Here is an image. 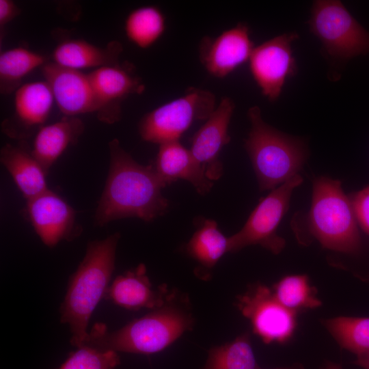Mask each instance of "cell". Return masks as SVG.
Segmentation results:
<instances>
[{
    "label": "cell",
    "instance_id": "cell-1",
    "mask_svg": "<svg viewBox=\"0 0 369 369\" xmlns=\"http://www.w3.org/2000/svg\"><path fill=\"white\" fill-rule=\"evenodd\" d=\"M108 147L109 169L96 209L95 224L102 227L128 217L150 222L162 216L169 206L162 194L167 184L154 165L137 163L118 139H111Z\"/></svg>",
    "mask_w": 369,
    "mask_h": 369
},
{
    "label": "cell",
    "instance_id": "cell-2",
    "mask_svg": "<svg viewBox=\"0 0 369 369\" xmlns=\"http://www.w3.org/2000/svg\"><path fill=\"white\" fill-rule=\"evenodd\" d=\"M119 232L90 241L85 256L70 276L61 304L60 322L71 332L70 343L79 348L88 338L87 327L97 305L105 298L115 269Z\"/></svg>",
    "mask_w": 369,
    "mask_h": 369
},
{
    "label": "cell",
    "instance_id": "cell-3",
    "mask_svg": "<svg viewBox=\"0 0 369 369\" xmlns=\"http://www.w3.org/2000/svg\"><path fill=\"white\" fill-rule=\"evenodd\" d=\"M193 324L191 313L174 293L161 307L118 330L109 331L105 324L95 323L82 346L105 351L151 355L170 346L190 331Z\"/></svg>",
    "mask_w": 369,
    "mask_h": 369
},
{
    "label": "cell",
    "instance_id": "cell-4",
    "mask_svg": "<svg viewBox=\"0 0 369 369\" xmlns=\"http://www.w3.org/2000/svg\"><path fill=\"white\" fill-rule=\"evenodd\" d=\"M251 129L245 141L260 191L273 190L299 174L307 158L304 141L266 124L258 106L247 112Z\"/></svg>",
    "mask_w": 369,
    "mask_h": 369
},
{
    "label": "cell",
    "instance_id": "cell-5",
    "mask_svg": "<svg viewBox=\"0 0 369 369\" xmlns=\"http://www.w3.org/2000/svg\"><path fill=\"white\" fill-rule=\"evenodd\" d=\"M304 220L310 234L323 247L352 254L361 251L359 226L340 180L325 176L314 180L311 206Z\"/></svg>",
    "mask_w": 369,
    "mask_h": 369
},
{
    "label": "cell",
    "instance_id": "cell-6",
    "mask_svg": "<svg viewBox=\"0 0 369 369\" xmlns=\"http://www.w3.org/2000/svg\"><path fill=\"white\" fill-rule=\"evenodd\" d=\"M308 23L324 50L333 58L348 60L369 53V32L340 1H314Z\"/></svg>",
    "mask_w": 369,
    "mask_h": 369
},
{
    "label": "cell",
    "instance_id": "cell-7",
    "mask_svg": "<svg viewBox=\"0 0 369 369\" xmlns=\"http://www.w3.org/2000/svg\"><path fill=\"white\" fill-rule=\"evenodd\" d=\"M215 108L214 94L191 87L184 95L146 113L139 122V135L159 145L179 140L194 122L207 120Z\"/></svg>",
    "mask_w": 369,
    "mask_h": 369
},
{
    "label": "cell",
    "instance_id": "cell-8",
    "mask_svg": "<svg viewBox=\"0 0 369 369\" xmlns=\"http://www.w3.org/2000/svg\"><path fill=\"white\" fill-rule=\"evenodd\" d=\"M302 182L300 174L296 175L262 198L243 227L228 237L229 252L259 245L274 254L280 253L285 240L277 235V229L289 208L294 189Z\"/></svg>",
    "mask_w": 369,
    "mask_h": 369
},
{
    "label": "cell",
    "instance_id": "cell-9",
    "mask_svg": "<svg viewBox=\"0 0 369 369\" xmlns=\"http://www.w3.org/2000/svg\"><path fill=\"white\" fill-rule=\"evenodd\" d=\"M236 305L265 344L285 343L295 333L297 312L282 305L264 284L251 286L238 297Z\"/></svg>",
    "mask_w": 369,
    "mask_h": 369
},
{
    "label": "cell",
    "instance_id": "cell-10",
    "mask_svg": "<svg viewBox=\"0 0 369 369\" xmlns=\"http://www.w3.org/2000/svg\"><path fill=\"white\" fill-rule=\"evenodd\" d=\"M298 38L295 32L286 33L253 49L249 59L250 72L262 94L270 101L277 99L286 81L295 72L292 43Z\"/></svg>",
    "mask_w": 369,
    "mask_h": 369
},
{
    "label": "cell",
    "instance_id": "cell-11",
    "mask_svg": "<svg viewBox=\"0 0 369 369\" xmlns=\"http://www.w3.org/2000/svg\"><path fill=\"white\" fill-rule=\"evenodd\" d=\"M87 75L96 102L97 118L106 124L121 119V104L126 97L145 90L134 65L128 62L94 69Z\"/></svg>",
    "mask_w": 369,
    "mask_h": 369
},
{
    "label": "cell",
    "instance_id": "cell-12",
    "mask_svg": "<svg viewBox=\"0 0 369 369\" xmlns=\"http://www.w3.org/2000/svg\"><path fill=\"white\" fill-rule=\"evenodd\" d=\"M25 213L36 233L49 247L73 240L81 232L76 210L50 189L27 200Z\"/></svg>",
    "mask_w": 369,
    "mask_h": 369
},
{
    "label": "cell",
    "instance_id": "cell-13",
    "mask_svg": "<svg viewBox=\"0 0 369 369\" xmlns=\"http://www.w3.org/2000/svg\"><path fill=\"white\" fill-rule=\"evenodd\" d=\"M54 102L44 80L22 85L14 92V112L2 122V131L12 139L26 141L44 126Z\"/></svg>",
    "mask_w": 369,
    "mask_h": 369
},
{
    "label": "cell",
    "instance_id": "cell-14",
    "mask_svg": "<svg viewBox=\"0 0 369 369\" xmlns=\"http://www.w3.org/2000/svg\"><path fill=\"white\" fill-rule=\"evenodd\" d=\"M234 108L231 98H223L192 138L190 150L212 181L219 179L223 172L219 156L230 141L228 127Z\"/></svg>",
    "mask_w": 369,
    "mask_h": 369
},
{
    "label": "cell",
    "instance_id": "cell-15",
    "mask_svg": "<svg viewBox=\"0 0 369 369\" xmlns=\"http://www.w3.org/2000/svg\"><path fill=\"white\" fill-rule=\"evenodd\" d=\"M41 72L64 116L96 113V102L87 74L53 62L44 64Z\"/></svg>",
    "mask_w": 369,
    "mask_h": 369
},
{
    "label": "cell",
    "instance_id": "cell-16",
    "mask_svg": "<svg viewBox=\"0 0 369 369\" xmlns=\"http://www.w3.org/2000/svg\"><path fill=\"white\" fill-rule=\"evenodd\" d=\"M254 48L248 27L239 23L215 38L204 37L200 59L208 72L223 78L249 61Z\"/></svg>",
    "mask_w": 369,
    "mask_h": 369
},
{
    "label": "cell",
    "instance_id": "cell-17",
    "mask_svg": "<svg viewBox=\"0 0 369 369\" xmlns=\"http://www.w3.org/2000/svg\"><path fill=\"white\" fill-rule=\"evenodd\" d=\"M173 295L165 286L154 289L146 274L145 264H139L117 276L109 285L105 299L129 310H152L163 305Z\"/></svg>",
    "mask_w": 369,
    "mask_h": 369
},
{
    "label": "cell",
    "instance_id": "cell-18",
    "mask_svg": "<svg viewBox=\"0 0 369 369\" xmlns=\"http://www.w3.org/2000/svg\"><path fill=\"white\" fill-rule=\"evenodd\" d=\"M153 165L167 185L178 180H184L200 195L207 194L213 186V181L207 177L204 167L190 149L184 147L179 140L159 144Z\"/></svg>",
    "mask_w": 369,
    "mask_h": 369
},
{
    "label": "cell",
    "instance_id": "cell-19",
    "mask_svg": "<svg viewBox=\"0 0 369 369\" xmlns=\"http://www.w3.org/2000/svg\"><path fill=\"white\" fill-rule=\"evenodd\" d=\"M0 161L26 200L49 189L47 172L32 155L26 141L4 145L0 151Z\"/></svg>",
    "mask_w": 369,
    "mask_h": 369
},
{
    "label": "cell",
    "instance_id": "cell-20",
    "mask_svg": "<svg viewBox=\"0 0 369 369\" xmlns=\"http://www.w3.org/2000/svg\"><path fill=\"white\" fill-rule=\"evenodd\" d=\"M84 130L85 124L77 116H64L44 125L36 134L31 154L48 174L66 148L77 143Z\"/></svg>",
    "mask_w": 369,
    "mask_h": 369
},
{
    "label": "cell",
    "instance_id": "cell-21",
    "mask_svg": "<svg viewBox=\"0 0 369 369\" xmlns=\"http://www.w3.org/2000/svg\"><path fill=\"white\" fill-rule=\"evenodd\" d=\"M122 51L123 46L117 40L100 47L81 39H66L57 44L51 57L53 62L67 68L96 69L119 63Z\"/></svg>",
    "mask_w": 369,
    "mask_h": 369
},
{
    "label": "cell",
    "instance_id": "cell-22",
    "mask_svg": "<svg viewBox=\"0 0 369 369\" xmlns=\"http://www.w3.org/2000/svg\"><path fill=\"white\" fill-rule=\"evenodd\" d=\"M42 54L25 47L17 46L3 51L0 55V92L9 95L22 85L23 79L31 72L47 62Z\"/></svg>",
    "mask_w": 369,
    "mask_h": 369
},
{
    "label": "cell",
    "instance_id": "cell-23",
    "mask_svg": "<svg viewBox=\"0 0 369 369\" xmlns=\"http://www.w3.org/2000/svg\"><path fill=\"white\" fill-rule=\"evenodd\" d=\"M186 251L202 267L211 269L229 252L228 237L219 230L215 221L205 219L187 243Z\"/></svg>",
    "mask_w": 369,
    "mask_h": 369
},
{
    "label": "cell",
    "instance_id": "cell-24",
    "mask_svg": "<svg viewBox=\"0 0 369 369\" xmlns=\"http://www.w3.org/2000/svg\"><path fill=\"white\" fill-rule=\"evenodd\" d=\"M258 366L249 333L234 340L215 346L208 352L203 369H260Z\"/></svg>",
    "mask_w": 369,
    "mask_h": 369
},
{
    "label": "cell",
    "instance_id": "cell-25",
    "mask_svg": "<svg viewBox=\"0 0 369 369\" xmlns=\"http://www.w3.org/2000/svg\"><path fill=\"white\" fill-rule=\"evenodd\" d=\"M165 28V17L161 10L154 6L135 9L128 15L124 23L127 38L141 49L154 44L163 35Z\"/></svg>",
    "mask_w": 369,
    "mask_h": 369
},
{
    "label": "cell",
    "instance_id": "cell-26",
    "mask_svg": "<svg viewBox=\"0 0 369 369\" xmlns=\"http://www.w3.org/2000/svg\"><path fill=\"white\" fill-rule=\"evenodd\" d=\"M323 324L339 345L357 355L369 350V318L338 316Z\"/></svg>",
    "mask_w": 369,
    "mask_h": 369
},
{
    "label": "cell",
    "instance_id": "cell-27",
    "mask_svg": "<svg viewBox=\"0 0 369 369\" xmlns=\"http://www.w3.org/2000/svg\"><path fill=\"white\" fill-rule=\"evenodd\" d=\"M272 290L282 305L295 312L322 305L316 297V288L310 285L306 275L285 276L273 286Z\"/></svg>",
    "mask_w": 369,
    "mask_h": 369
},
{
    "label": "cell",
    "instance_id": "cell-28",
    "mask_svg": "<svg viewBox=\"0 0 369 369\" xmlns=\"http://www.w3.org/2000/svg\"><path fill=\"white\" fill-rule=\"evenodd\" d=\"M120 364L118 352L83 345L71 353L58 369H115Z\"/></svg>",
    "mask_w": 369,
    "mask_h": 369
},
{
    "label": "cell",
    "instance_id": "cell-29",
    "mask_svg": "<svg viewBox=\"0 0 369 369\" xmlns=\"http://www.w3.org/2000/svg\"><path fill=\"white\" fill-rule=\"evenodd\" d=\"M349 198L359 227L369 236V184Z\"/></svg>",
    "mask_w": 369,
    "mask_h": 369
},
{
    "label": "cell",
    "instance_id": "cell-30",
    "mask_svg": "<svg viewBox=\"0 0 369 369\" xmlns=\"http://www.w3.org/2000/svg\"><path fill=\"white\" fill-rule=\"evenodd\" d=\"M20 10L12 0H0V30L1 40L3 36L5 26L18 16Z\"/></svg>",
    "mask_w": 369,
    "mask_h": 369
},
{
    "label": "cell",
    "instance_id": "cell-31",
    "mask_svg": "<svg viewBox=\"0 0 369 369\" xmlns=\"http://www.w3.org/2000/svg\"><path fill=\"white\" fill-rule=\"evenodd\" d=\"M354 364L365 369H369V350L357 355Z\"/></svg>",
    "mask_w": 369,
    "mask_h": 369
},
{
    "label": "cell",
    "instance_id": "cell-32",
    "mask_svg": "<svg viewBox=\"0 0 369 369\" xmlns=\"http://www.w3.org/2000/svg\"><path fill=\"white\" fill-rule=\"evenodd\" d=\"M321 369H342V368L339 364L327 361Z\"/></svg>",
    "mask_w": 369,
    "mask_h": 369
},
{
    "label": "cell",
    "instance_id": "cell-33",
    "mask_svg": "<svg viewBox=\"0 0 369 369\" xmlns=\"http://www.w3.org/2000/svg\"><path fill=\"white\" fill-rule=\"evenodd\" d=\"M262 369V368H260ZM273 369H303L302 366L298 365V366H293L291 367H285V368H273Z\"/></svg>",
    "mask_w": 369,
    "mask_h": 369
}]
</instances>
